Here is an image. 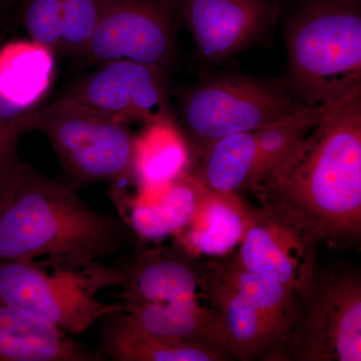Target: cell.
Listing matches in <instances>:
<instances>
[{
	"instance_id": "14",
	"label": "cell",
	"mask_w": 361,
	"mask_h": 361,
	"mask_svg": "<svg viewBox=\"0 0 361 361\" xmlns=\"http://www.w3.org/2000/svg\"><path fill=\"white\" fill-rule=\"evenodd\" d=\"M71 334L0 300V361H104Z\"/></svg>"
},
{
	"instance_id": "19",
	"label": "cell",
	"mask_w": 361,
	"mask_h": 361,
	"mask_svg": "<svg viewBox=\"0 0 361 361\" xmlns=\"http://www.w3.org/2000/svg\"><path fill=\"white\" fill-rule=\"evenodd\" d=\"M54 52L32 39L0 47V96L21 111L39 108L54 80Z\"/></svg>"
},
{
	"instance_id": "4",
	"label": "cell",
	"mask_w": 361,
	"mask_h": 361,
	"mask_svg": "<svg viewBox=\"0 0 361 361\" xmlns=\"http://www.w3.org/2000/svg\"><path fill=\"white\" fill-rule=\"evenodd\" d=\"M23 125L39 130L51 145L66 186L135 184V135L130 125L61 97L49 106L26 111Z\"/></svg>"
},
{
	"instance_id": "10",
	"label": "cell",
	"mask_w": 361,
	"mask_h": 361,
	"mask_svg": "<svg viewBox=\"0 0 361 361\" xmlns=\"http://www.w3.org/2000/svg\"><path fill=\"white\" fill-rule=\"evenodd\" d=\"M317 244L291 221L261 207L253 211L236 257L242 267L284 285L302 302L317 278Z\"/></svg>"
},
{
	"instance_id": "9",
	"label": "cell",
	"mask_w": 361,
	"mask_h": 361,
	"mask_svg": "<svg viewBox=\"0 0 361 361\" xmlns=\"http://www.w3.org/2000/svg\"><path fill=\"white\" fill-rule=\"evenodd\" d=\"M63 97L128 125L146 126L171 116L165 68L128 59L102 63Z\"/></svg>"
},
{
	"instance_id": "1",
	"label": "cell",
	"mask_w": 361,
	"mask_h": 361,
	"mask_svg": "<svg viewBox=\"0 0 361 361\" xmlns=\"http://www.w3.org/2000/svg\"><path fill=\"white\" fill-rule=\"evenodd\" d=\"M249 188L262 207L317 243L356 245L361 236V97L325 111Z\"/></svg>"
},
{
	"instance_id": "24",
	"label": "cell",
	"mask_w": 361,
	"mask_h": 361,
	"mask_svg": "<svg viewBox=\"0 0 361 361\" xmlns=\"http://www.w3.org/2000/svg\"><path fill=\"white\" fill-rule=\"evenodd\" d=\"M106 0H63L61 49L80 56L103 16Z\"/></svg>"
},
{
	"instance_id": "2",
	"label": "cell",
	"mask_w": 361,
	"mask_h": 361,
	"mask_svg": "<svg viewBox=\"0 0 361 361\" xmlns=\"http://www.w3.org/2000/svg\"><path fill=\"white\" fill-rule=\"evenodd\" d=\"M135 237L122 216L94 210L25 164L0 203V262L84 269L130 248Z\"/></svg>"
},
{
	"instance_id": "16",
	"label": "cell",
	"mask_w": 361,
	"mask_h": 361,
	"mask_svg": "<svg viewBox=\"0 0 361 361\" xmlns=\"http://www.w3.org/2000/svg\"><path fill=\"white\" fill-rule=\"evenodd\" d=\"M191 164V149L184 133L172 116L145 126L135 135V185L139 198L148 199L187 171Z\"/></svg>"
},
{
	"instance_id": "20",
	"label": "cell",
	"mask_w": 361,
	"mask_h": 361,
	"mask_svg": "<svg viewBox=\"0 0 361 361\" xmlns=\"http://www.w3.org/2000/svg\"><path fill=\"white\" fill-rule=\"evenodd\" d=\"M101 349L106 360L116 361H224L226 356L203 346L174 343L135 326L123 310L104 316Z\"/></svg>"
},
{
	"instance_id": "18",
	"label": "cell",
	"mask_w": 361,
	"mask_h": 361,
	"mask_svg": "<svg viewBox=\"0 0 361 361\" xmlns=\"http://www.w3.org/2000/svg\"><path fill=\"white\" fill-rule=\"evenodd\" d=\"M253 212L237 193H222L207 188L194 219L182 237L190 253L223 257L241 243Z\"/></svg>"
},
{
	"instance_id": "15",
	"label": "cell",
	"mask_w": 361,
	"mask_h": 361,
	"mask_svg": "<svg viewBox=\"0 0 361 361\" xmlns=\"http://www.w3.org/2000/svg\"><path fill=\"white\" fill-rule=\"evenodd\" d=\"M135 326L152 336L188 345L203 346L233 360L219 318L208 299L123 307Z\"/></svg>"
},
{
	"instance_id": "7",
	"label": "cell",
	"mask_w": 361,
	"mask_h": 361,
	"mask_svg": "<svg viewBox=\"0 0 361 361\" xmlns=\"http://www.w3.org/2000/svg\"><path fill=\"white\" fill-rule=\"evenodd\" d=\"M286 341L291 360L360 361V275L349 270L318 273Z\"/></svg>"
},
{
	"instance_id": "12",
	"label": "cell",
	"mask_w": 361,
	"mask_h": 361,
	"mask_svg": "<svg viewBox=\"0 0 361 361\" xmlns=\"http://www.w3.org/2000/svg\"><path fill=\"white\" fill-rule=\"evenodd\" d=\"M116 269L123 307L208 299L203 263L180 245L149 249Z\"/></svg>"
},
{
	"instance_id": "26",
	"label": "cell",
	"mask_w": 361,
	"mask_h": 361,
	"mask_svg": "<svg viewBox=\"0 0 361 361\" xmlns=\"http://www.w3.org/2000/svg\"><path fill=\"white\" fill-rule=\"evenodd\" d=\"M18 141L0 132V203L13 186L23 164L16 157Z\"/></svg>"
},
{
	"instance_id": "27",
	"label": "cell",
	"mask_w": 361,
	"mask_h": 361,
	"mask_svg": "<svg viewBox=\"0 0 361 361\" xmlns=\"http://www.w3.org/2000/svg\"><path fill=\"white\" fill-rule=\"evenodd\" d=\"M25 113L14 108L0 96V132L18 141L26 132L23 125Z\"/></svg>"
},
{
	"instance_id": "25",
	"label": "cell",
	"mask_w": 361,
	"mask_h": 361,
	"mask_svg": "<svg viewBox=\"0 0 361 361\" xmlns=\"http://www.w3.org/2000/svg\"><path fill=\"white\" fill-rule=\"evenodd\" d=\"M20 18L30 39L54 52L61 49L63 0H23Z\"/></svg>"
},
{
	"instance_id": "3",
	"label": "cell",
	"mask_w": 361,
	"mask_h": 361,
	"mask_svg": "<svg viewBox=\"0 0 361 361\" xmlns=\"http://www.w3.org/2000/svg\"><path fill=\"white\" fill-rule=\"evenodd\" d=\"M287 52L282 84L304 106L330 110L361 97V0H300Z\"/></svg>"
},
{
	"instance_id": "17",
	"label": "cell",
	"mask_w": 361,
	"mask_h": 361,
	"mask_svg": "<svg viewBox=\"0 0 361 361\" xmlns=\"http://www.w3.org/2000/svg\"><path fill=\"white\" fill-rule=\"evenodd\" d=\"M207 188L188 169L149 202L129 201V216L123 217L137 237L161 240L180 234L194 219Z\"/></svg>"
},
{
	"instance_id": "6",
	"label": "cell",
	"mask_w": 361,
	"mask_h": 361,
	"mask_svg": "<svg viewBox=\"0 0 361 361\" xmlns=\"http://www.w3.org/2000/svg\"><path fill=\"white\" fill-rule=\"evenodd\" d=\"M179 99L185 137L201 155L221 137L254 132L310 108L282 82L244 77L206 80L185 90Z\"/></svg>"
},
{
	"instance_id": "22",
	"label": "cell",
	"mask_w": 361,
	"mask_h": 361,
	"mask_svg": "<svg viewBox=\"0 0 361 361\" xmlns=\"http://www.w3.org/2000/svg\"><path fill=\"white\" fill-rule=\"evenodd\" d=\"M209 263L237 293L291 332L301 310L300 298L291 289L271 278L246 270L236 256Z\"/></svg>"
},
{
	"instance_id": "23",
	"label": "cell",
	"mask_w": 361,
	"mask_h": 361,
	"mask_svg": "<svg viewBox=\"0 0 361 361\" xmlns=\"http://www.w3.org/2000/svg\"><path fill=\"white\" fill-rule=\"evenodd\" d=\"M326 111L325 109L306 108L254 130L258 147V166L248 188L266 169L279 160L299 140L302 139Z\"/></svg>"
},
{
	"instance_id": "11",
	"label": "cell",
	"mask_w": 361,
	"mask_h": 361,
	"mask_svg": "<svg viewBox=\"0 0 361 361\" xmlns=\"http://www.w3.org/2000/svg\"><path fill=\"white\" fill-rule=\"evenodd\" d=\"M203 61L217 63L269 37L277 0H179Z\"/></svg>"
},
{
	"instance_id": "21",
	"label": "cell",
	"mask_w": 361,
	"mask_h": 361,
	"mask_svg": "<svg viewBox=\"0 0 361 361\" xmlns=\"http://www.w3.org/2000/svg\"><path fill=\"white\" fill-rule=\"evenodd\" d=\"M199 165L190 170L212 191L237 193L248 187L258 166L255 132L226 135L203 152Z\"/></svg>"
},
{
	"instance_id": "13",
	"label": "cell",
	"mask_w": 361,
	"mask_h": 361,
	"mask_svg": "<svg viewBox=\"0 0 361 361\" xmlns=\"http://www.w3.org/2000/svg\"><path fill=\"white\" fill-rule=\"evenodd\" d=\"M207 298L219 318L233 358L248 361L267 355L281 345L289 331L281 323L254 307L213 269L204 264Z\"/></svg>"
},
{
	"instance_id": "5",
	"label": "cell",
	"mask_w": 361,
	"mask_h": 361,
	"mask_svg": "<svg viewBox=\"0 0 361 361\" xmlns=\"http://www.w3.org/2000/svg\"><path fill=\"white\" fill-rule=\"evenodd\" d=\"M47 267L26 261L0 262V300L71 336L123 310L122 304L102 302L96 297L101 289L118 286L116 268L94 263L80 270L49 267V273Z\"/></svg>"
},
{
	"instance_id": "8",
	"label": "cell",
	"mask_w": 361,
	"mask_h": 361,
	"mask_svg": "<svg viewBox=\"0 0 361 361\" xmlns=\"http://www.w3.org/2000/svg\"><path fill=\"white\" fill-rule=\"evenodd\" d=\"M177 13L179 0H106L80 58L89 63L128 59L167 71L174 59Z\"/></svg>"
}]
</instances>
